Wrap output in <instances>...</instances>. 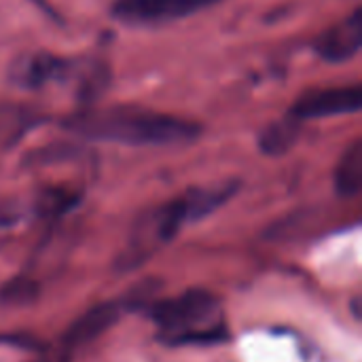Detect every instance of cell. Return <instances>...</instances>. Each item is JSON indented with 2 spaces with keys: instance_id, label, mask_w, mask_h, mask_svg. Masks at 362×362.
<instances>
[{
  "instance_id": "6da1fadb",
  "label": "cell",
  "mask_w": 362,
  "mask_h": 362,
  "mask_svg": "<svg viewBox=\"0 0 362 362\" xmlns=\"http://www.w3.org/2000/svg\"><path fill=\"white\" fill-rule=\"evenodd\" d=\"M64 127L87 140L117 142L129 146L182 144L195 140L202 132L195 121L129 106L85 110L70 117Z\"/></svg>"
},
{
  "instance_id": "30bf717a",
  "label": "cell",
  "mask_w": 362,
  "mask_h": 362,
  "mask_svg": "<svg viewBox=\"0 0 362 362\" xmlns=\"http://www.w3.org/2000/svg\"><path fill=\"white\" fill-rule=\"evenodd\" d=\"M299 129H301V123L293 119L291 115H286L261 132L259 146L265 155H284L299 138Z\"/></svg>"
},
{
  "instance_id": "7a4b0ae2",
  "label": "cell",
  "mask_w": 362,
  "mask_h": 362,
  "mask_svg": "<svg viewBox=\"0 0 362 362\" xmlns=\"http://www.w3.org/2000/svg\"><path fill=\"white\" fill-rule=\"evenodd\" d=\"M148 312L157 327V339L165 346H212L225 341L229 335L221 299L202 288L161 299Z\"/></svg>"
},
{
  "instance_id": "5bb4252c",
  "label": "cell",
  "mask_w": 362,
  "mask_h": 362,
  "mask_svg": "<svg viewBox=\"0 0 362 362\" xmlns=\"http://www.w3.org/2000/svg\"><path fill=\"white\" fill-rule=\"evenodd\" d=\"M68 361V354L62 350V348H57L55 352H47V354H42L40 358L36 362H66Z\"/></svg>"
},
{
  "instance_id": "5b68a950",
  "label": "cell",
  "mask_w": 362,
  "mask_h": 362,
  "mask_svg": "<svg viewBox=\"0 0 362 362\" xmlns=\"http://www.w3.org/2000/svg\"><path fill=\"white\" fill-rule=\"evenodd\" d=\"M223 0H115V19L132 25H157L189 17Z\"/></svg>"
},
{
  "instance_id": "277c9868",
  "label": "cell",
  "mask_w": 362,
  "mask_h": 362,
  "mask_svg": "<svg viewBox=\"0 0 362 362\" xmlns=\"http://www.w3.org/2000/svg\"><path fill=\"white\" fill-rule=\"evenodd\" d=\"M187 223H191V216L182 195L142 214L132 229L127 246L117 259V267L121 272H132L140 267L159 248L172 242Z\"/></svg>"
},
{
  "instance_id": "7c38bea8",
  "label": "cell",
  "mask_w": 362,
  "mask_h": 362,
  "mask_svg": "<svg viewBox=\"0 0 362 362\" xmlns=\"http://www.w3.org/2000/svg\"><path fill=\"white\" fill-rule=\"evenodd\" d=\"M32 123H34V119L21 110L13 112L8 108H0V144H8V142L17 140L19 134L25 132V127H30Z\"/></svg>"
},
{
  "instance_id": "ba28073f",
  "label": "cell",
  "mask_w": 362,
  "mask_h": 362,
  "mask_svg": "<svg viewBox=\"0 0 362 362\" xmlns=\"http://www.w3.org/2000/svg\"><path fill=\"white\" fill-rule=\"evenodd\" d=\"M314 51L333 64H341L358 55L362 47V11L356 8L350 17L341 19L314 40Z\"/></svg>"
},
{
  "instance_id": "52a82bcc",
  "label": "cell",
  "mask_w": 362,
  "mask_h": 362,
  "mask_svg": "<svg viewBox=\"0 0 362 362\" xmlns=\"http://www.w3.org/2000/svg\"><path fill=\"white\" fill-rule=\"evenodd\" d=\"M125 310H127V305H125L123 299L121 301H106V303H100V305H95L91 310H87L83 316H78L68 327V331L62 337L59 348L70 356L72 350L83 348L89 341H95L110 327H115L119 322V318L125 314Z\"/></svg>"
},
{
  "instance_id": "4fadbf2b",
  "label": "cell",
  "mask_w": 362,
  "mask_h": 362,
  "mask_svg": "<svg viewBox=\"0 0 362 362\" xmlns=\"http://www.w3.org/2000/svg\"><path fill=\"white\" fill-rule=\"evenodd\" d=\"M32 212V206H25L21 202H4L0 204V229L15 227L25 218V214Z\"/></svg>"
},
{
  "instance_id": "8992f818",
  "label": "cell",
  "mask_w": 362,
  "mask_h": 362,
  "mask_svg": "<svg viewBox=\"0 0 362 362\" xmlns=\"http://www.w3.org/2000/svg\"><path fill=\"white\" fill-rule=\"evenodd\" d=\"M362 108V87H331V89H312L297 98L291 106L288 115L299 123L310 119L322 117H337V115H354Z\"/></svg>"
},
{
  "instance_id": "3957f363",
  "label": "cell",
  "mask_w": 362,
  "mask_h": 362,
  "mask_svg": "<svg viewBox=\"0 0 362 362\" xmlns=\"http://www.w3.org/2000/svg\"><path fill=\"white\" fill-rule=\"evenodd\" d=\"M8 74L11 81L21 89H42L49 85L76 81L78 91L87 98L100 93L108 83V74L102 64L64 59L47 51L21 53L11 64Z\"/></svg>"
},
{
  "instance_id": "9c48e42d",
  "label": "cell",
  "mask_w": 362,
  "mask_h": 362,
  "mask_svg": "<svg viewBox=\"0 0 362 362\" xmlns=\"http://www.w3.org/2000/svg\"><path fill=\"white\" fill-rule=\"evenodd\" d=\"M362 189V140H354L341 155L335 170V191L341 197H354Z\"/></svg>"
},
{
  "instance_id": "8fae6325",
  "label": "cell",
  "mask_w": 362,
  "mask_h": 362,
  "mask_svg": "<svg viewBox=\"0 0 362 362\" xmlns=\"http://www.w3.org/2000/svg\"><path fill=\"white\" fill-rule=\"evenodd\" d=\"M36 295H38V284L30 278L19 276L0 288V305H4V308L30 305L32 301H36Z\"/></svg>"
}]
</instances>
